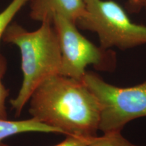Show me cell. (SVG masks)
<instances>
[{"label": "cell", "mask_w": 146, "mask_h": 146, "mask_svg": "<svg viewBox=\"0 0 146 146\" xmlns=\"http://www.w3.org/2000/svg\"><path fill=\"white\" fill-rule=\"evenodd\" d=\"M7 70L6 59L0 53V118L8 119L5 100L9 95V91L2 83V78Z\"/></svg>", "instance_id": "cell-10"}, {"label": "cell", "mask_w": 146, "mask_h": 146, "mask_svg": "<svg viewBox=\"0 0 146 146\" xmlns=\"http://www.w3.org/2000/svg\"><path fill=\"white\" fill-rule=\"evenodd\" d=\"M137 1V12L144 10L146 15V0H136Z\"/></svg>", "instance_id": "cell-12"}, {"label": "cell", "mask_w": 146, "mask_h": 146, "mask_svg": "<svg viewBox=\"0 0 146 146\" xmlns=\"http://www.w3.org/2000/svg\"><path fill=\"white\" fill-rule=\"evenodd\" d=\"M82 81L99 103V130L103 133L122 131L129 122L146 117V80L135 86L120 87L87 71Z\"/></svg>", "instance_id": "cell-4"}, {"label": "cell", "mask_w": 146, "mask_h": 146, "mask_svg": "<svg viewBox=\"0 0 146 146\" xmlns=\"http://www.w3.org/2000/svg\"><path fill=\"white\" fill-rule=\"evenodd\" d=\"M0 146H9V145H6V144L3 143H0Z\"/></svg>", "instance_id": "cell-14"}, {"label": "cell", "mask_w": 146, "mask_h": 146, "mask_svg": "<svg viewBox=\"0 0 146 146\" xmlns=\"http://www.w3.org/2000/svg\"><path fill=\"white\" fill-rule=\"evenodd\" d=\"M87 146H142L133 143L126 139L121 131L104 133L102 136H96Z\"/></svg>", "instance_id": "cell-8"}, {"label": "cell", "mask_w": 146, "mask_h": 146, "mask_svg": "<svg viewBox=\"0 0 146 146\" xmlns=\"http://www.w3.org/2000/svg\"><path fill=\"white\" fill-rule=\"evenodd\" d=\"M30 16L33 20L53 23L56 16L76 23L85 12L84 0H32Z\"/></svg>", "instance_id": "cell-6"}, {"label": "cell", "mask_w": 146, "mask_h": 146, "mask_svg": "<svg viewBox=\"0 0 146 146\" xmlns=\"http://www.w3.org/2000/svg\"><path fill=\"white\" fill-rule=\"evenodd\" d=\"M31 1L32 0H12L8 7L0 13V41L3 38L5 30L10 25L16 14L27 2Z\"/></svg>", "instance_id": "cell-9"}, {"label": "cell", "mask_w": 146, "mask_h": 146, "mask_svg": "<svg viewBox=\"0 0 146 146\" xmlns=\"http://www.w3.org/2000/svg\"><path fill=\"white\" fill-rule=\"evenodd\" d=\"M84 1L85 12L76 22V26L98 35L102 47L127 50L146 45V26L133 23L116 1Z\"/></svg>", "instance_id": "cell-3"}, {"label": "cell", "mask_w": 146, "mask_h": 146, "mask_svg": "<svg viewBox=\"0 0 146 146\" xmlns=\"http://www.w3.org/2000/svg\"><path fill=\"white\" fill-rule=\"evenodd\" d=\"M29 102L33 118L62 134L97 136L100 105L82 81L60 74L51 76L36 87Z\"/></svg>", "instance_id": "cell-1"}, {"label": "cell", "mask_w": 146, "mask_h": 146, "mask_svg": "<svg viewBox=\"0 0 146 146\" xmlns=\"http://www.w3.org/2000/svg\"><path fill=\"white\" fill-rule=\"evenodd\" d=\"M29 132L61 133L58 129L41 123L35 118L23 120H9L0 118V143L9 137Z\"/></svg>", "instance_id": "cell-7"}, {"label": "cell", "mask_w": 146, "mask_h": 146, "mask_svg": "<svg viewBox=\"0 0 146 146\" xmlns=\"http://www.w3.org/2000/svg\"><path fill=\"white\" fill-rule=\"evenodd\" d=\"M53 25L61 50L60 74L82 81L89 65L102 72L115 70L117 57L112 49L97 46L78 31L76 23L63 16H55Z\"/></svg>", "instance_id": "cell-5"}, {"label": "cell", "mask_w": 146, "mask_h": 146, "mask_svg": "<svg viewBox=\"0 0 146 146\" xmlns=\"http://www.w3.org/2000/svg\"><path fill=\"white\" fill-rule=\"evenodd\" d=\"M128 7L131 12H137L136 0H128Z\"/></svg>", "instance_id": "cell-13"}, {"label": "cell", "mask_w": 146, "mask_h": 146, "mask_svg": "<svg viewBox=\"0 0 146 146\" xmlns=\"http://www.w3.org/2000/svg\"><path fill=\"white\" fill-rule=\"evenodd\" d=\"M94 137H85L77 135H67L63 141L54 146H87Z\"/></svg>", "instance_id": "cell-11"}, {"label": "cell", "mask_w": 146, "mask_h": 146, "mask_svg": "<svg viewBox=\"0 0 146 146\" xmlns=\"http://www.w3.org/2000/svg\"><path fill=\"white\" fill-rule=\"evenodd\" d=\"M6 43L17 45L21 51L23 81L16 98L11 100L17 116L29 101L35 89L51 76L60 74L62 54L53 23L43 22L35 31H28L17 23L9 25L3 35Z\"/></svg>", "instance_id": "cell-2"}]
</instances>
